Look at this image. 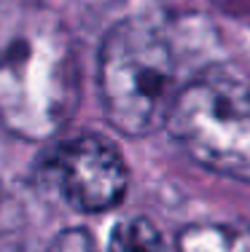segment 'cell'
<instances>
[{
	"label": "cell",
	"instance_id": "8992f818",
	"mask_svg": "<svg viewBox=\"0 0 250 252\" xmlns=\"http://www.w3.org/2000/svg\"><path fill=\"white\" fill-rule=\"evenodd\" d=\"M108 252H170L148 218H124L113 225Z\"/></svg>",
	"mask_w": 250,
	"mask_h": 252
},
{
	"label": "cell",
	"instance_id": "277c9868",
	"mask_svg": "<svg viewBox=\"0 0 250 252\" xmlns=\"http://www.w3.org/2000/svg\"><path fill=\"white\" fill-rule=\"evenodd\" d=\"M49 177L65 204L86 215L118 207L129 185L124 156L100 134H81L59 145L49 161Z\"/></svg>",
	"mask_w": 250,
	"mask_h": 252
},
{
	"label": "cell",
	"instance_id": "6da1fadb",
	"mask_svg": "<svg viewBox=\"0 0 250 252\" xmlns=\"http://www.w3.org/2000/svg\"><path fill=\"white\" fill-rule=\"evenodd\" d=\"M78 51L40 0H0V126L27 142L57 137L78 110Z\"/></svg>",
	"mask_w": 250,
	"mask_h": 252
},
{
	"label": "cell",
	"instance_id": "52a82bcc",
	"mask_svg": "<svg viewBox=\"0 0 250 252\" xmlns=\"http://www.w3.org/2000/svg\"><path fill=\"white\" fill-rule=\"evenodd\" d=\"M49 252H100V247L86 228H65L49 244Z\"/></svg>",
	"mask_w": 250,
	"mask_h": 252
},
{
	"label": "cell",
	"instance_id": "3957f363",
	"mask_svg": "<svg viewBox=\"0 0 250 252\" xmlns=\"http://www.w3.org/2000/svg\"><path fill=\"white\" fill-rule=\"evenodd\" d=\"M164 126L199 166L250 183V81L237 67L215 62L194 73Z\"/></svg>",
	"mask_w": 250,
	"mask_h": 252
},
{
	"label": "cell",
	"instance_id": "ba28073f",
	"mask_svg": "<svg viewBox=\"0 0 250 252\" xmlns=\"http://www.w3.org/2000/svg\"><path fill=\"white\" fill-rule=\"evenodd\" d=\"M16 218H19V199H16L14 190L0 183V228Z\"/></svg>",
	"mask_w": 250,
	"mask_h": 252
},
{
	"label": "cell",
	"instance_id": "5b68a950",
	"mask_svg": "<svg viewBox=\"0 0 250 252\" xmlns=\"http://www.w3.org/2000/svg\"><path fill=\"white\" fill-rule=\"evenodd\" d=\"M175 252H250V228L237 223H194L178 233Z\"/></svg>",
	"mask_w": 250,
	"mask_h": 252
},
{
	"label": "cell",
	"instance_id": "7a4b0ae2",
	"mask_svg": "<svg viewBox=\"0 0 250 252\" xmlns=\"http://www.w3.org/2000/svg\"><path fill=\"white\" fill-rule=\"evenodd\" d=\"M97 81L113 129L145 137L167 124L178 92V57L159 19L116 22L100 46Z\"/></svg>",
	"mask_w": 250,
	"mask_h": 252
}]
</instances>
